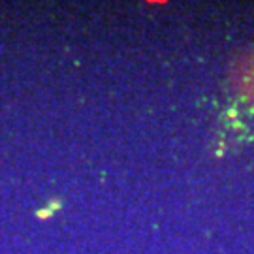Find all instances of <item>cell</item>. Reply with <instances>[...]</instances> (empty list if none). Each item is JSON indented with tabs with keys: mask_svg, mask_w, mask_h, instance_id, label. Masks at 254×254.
Here are the masks:
<instances>
[{
	"mask_svg": "<svg viewBox=\"0 0 254 254\" xmlns=\"http://www.w3.org/2000/svg\"><path fill=\"white\" fill-rule=\"evenodd\" d=\"M47 207H49V209H51V211L55 213V211H59V209L63 207V203H61V200H51V201H49V205H47Z\"/></svg>",
	"mask_w": 254,
	"mask_h": 254,
	"instance_id": "obj_2",
	"label": "cell"
},
{
	"mask_svg": "<svg viewBox=\"0 0 254 254\" xmlns=\"http://www.w3.org/2000/svg\"><path fill=\"white\" fill-rule=\"evenodd\" d=\"M36 217L40 218V220H47V218L53 217V211L49 207H44V209H38L36 211Z\"/></svg>",
	"mask_w": 254,
	"mask_h": 254,
	"instance_id": "obj_1",
	"label": "cell"
}]
</instances>
